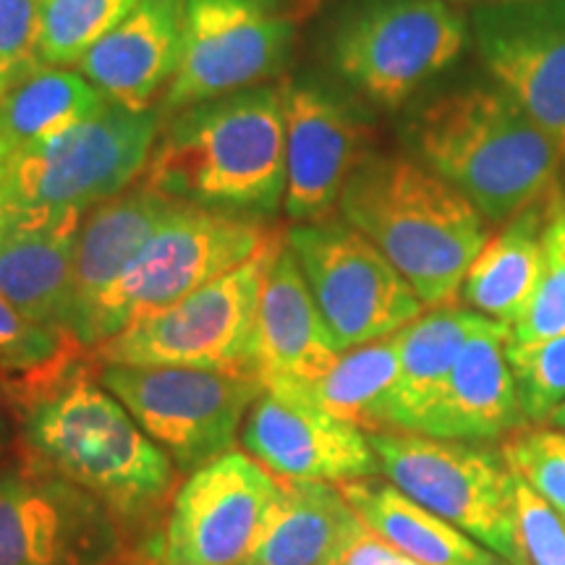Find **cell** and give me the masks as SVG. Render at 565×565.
<instances>
[{"mask_svg": "<svg viewBox=\"0 0 565 565\" xmlns=\"http://www.w3.org/2000/svg\"><path fill=\"white\" fill-rule=\"evenodd\" d=\"M74 349L42 370L0 380L21 456L97 498L129 534L173 498L175 466Z\"/></svg>", "mask_w": 565, "mask_h": 565, "instance_id": "1", "label": "cell"}, {"mask_svg": "<svg viewBox=\"0 0 565 565\" xmlns=\"http://www.w3.org/2000/svg\"><path fill=\"white\" fill-rule=\"evenodd\" d=\"M404 137L492 228L563 192L561 147L492 76L427 97L408 113Z\"/></svg>", "mask_w": 565, "mask_h": 565, "instance_id": "2", "label": "cell"}, {"mask_svg": "<svg viewBox=\"0 0 565 565\" xmlns=\"http://www.w3.org/2000/svg\"><path fill=\"white\" fill-rule=\"evenodd\" d=\"M139 181L196 207L259 221L275 215L286 196L280 87L259 84L175 110Z\"/></svg>", "mask_w": 565, "mask_h": 565, "instance_id": "3", "label": "cell"}, {"mask_svg": "<svg viewBox=\"0 0 565 565\" xmlns=\"http://www.w3.org/2000/svg\"><path fill=\"white\" fill-rule=\"evenodd\" d=\"M338 215L364 233L427 309L456 303L492 225L412 152H366L345 183Z\"/></svg>", "mask_w": 565, "mask_h": 565, "instance_id": "4", "label": "cell"}, {"mask_svg": "<svg viewBox=\"0 0 565 565\" xmlns=\"http://www.w3.org/2000/svg\"><path fill=\"white\" fill-rule=\"evenodd\" d=\"M162 108L129 110L108 100L89 118L13 152L6 210L26 215L89 212L134 186L160 134Z\"/></svg>", "mask_w": 565, "mask_h": 565, "instance_id": "5", "label": "cell"}, {"mask_svg": "<svg viewBox=\"0 0 565 565\" xmlns=\"http://www.w3.org/2000/svg\"><path fill=\"white\" fill-rule=\"evenodd\" d=\"M286 236H275L263 249L225 273L223 278L196 288L171 307L134 320L129 328L92 349L97 364L126 366H183L254 374V330L265 275Z\"/></svg>", "mask_w": 565, "mask_h": 565, "instance_id": "6", "label": "cell"}, {"mask_svg": "<svg viewBox=\"0 0 565 565\" xmlns=\"http://www.w3.org/2000/svg\"><path fill=\"white\" fill-rule=\"evenodd\" d=\"M380 475L508 565H529L519 542L513 471L487 443L419 433H366Z\"/></svg>", "mask_w": 565, "mask_h": 565, "instance_id": "7", "label": "cell"}, {"mask_svg": "<svg viewBox=\"0 0 565 565\" xmlns=\"http://www.w3.org/2000/svg\"><path fill=\"white\" fill-rule=\"evenodd\" d=\"M469 40L450 0H359L330 34V66L362 100L395 110L454 66Z\"/></svg>", "mask_w": 565, "mask_h": 565, "instance_id": "8", "label": "cell"}, {"mask_svg": "<svg viewBox=\"0 0 565 565\" xmlns=\"http://www.w3.org/2000/svg\"><path fill=\"white\" fill-rule=\"evenodd\" d=\"M275 236L259 217L231 215L181 202L124 278L105 296L89 335V351L134 320L160 312L252 259Z\"/></svg>", "mask_w": 565, "mask_h": 565, "instance_id": "9", "label": "cell"}, {"mask_svg": "<svg viewBox=\"0 0 565 565\" xmlns=\"http://www.w3.org/2000/svg\"><path fill=\"white\" fill-rule=\"evenodd\" d=\"M100 383L166 450L179 475L236 448L246 414L265 391L257 377L183 366L100 364Z\"/></svg>", "mask_w": 565, "mask_h": 565, "instance_id": "10", "label": "cell"}, {"mask_svg": "<svg viewBox=\"0 0 565 565\" xmlns=\"http://www.w3.org/2000/svg\"><path fill=\"white\" fill-rule=\"evenodd\" d=\"M286 244L341 353L398 333L427 309L391 259L341 215L296 223Z\"/></svg>", "mask_w": 565, "mask_h": 565, "instance_id": "11", "label": "cell"}, {"mask_svg": "<svg viewBox=\"0 0 565 565\" xmlns=\"http://www.w3.org/2000/svg\"><path fill=\"white\" fill-rule=\"evenodd\" d=\"M126 536L110 508L45 466H0V565H118Z\"/></svg>", "mask_w": 565, "mask_h": 565, "instance_id": "12", "label": "cell"}, {"mask_svg": "<svg viewBox=\"0 0 565 565\" xmlns=\"http://www.w3.org/2000/svg\"><path fill=\"white\" fill-rule=\"evenodd\" d=\"M282 498L273 477L246 450L200 466L173 492L160 565H242L259 545Z\"/></svg>", "mask_w": 565, "mask_h": 565, "instance_id": "13", "label": "cell"}, {"mask_svg": "<svg viewBox=\"0 0 565 565\" xmlns=\"http://www.w3.org/2000/svg\"><path fill=\"white\" fill-rule=\"evenodd\" d=\"M294 32L280 0H186L181 58L162 110L259 87L286 63Z\"/></svg>", "mask_w": 565, "mask_h": 565, "instance_id": "14", "label": "cell"}, {"mask_svg": "<svg viewBox=\"0 0 565 565\" xmlns=\"http://www.w3.org/2000/svg\"><path fill=\"white\" fill-rule=\"evenodd\" d=\"M479 61L565 152V0H505L471 9Z\"/></svg>", "mask_w": 565, "mask_h": 565, "instance_id": "15", "label": "cell"}, {"mask_svg": "<svg viewBox=\"0 0 565 565\" xmlns=\"http://www.w3.org/2000/svg\"><path fill=\"white\" fill-rule=\"evenodd\" d=\"M286 124V196L294 223L333 217L353 168L370 152V129L335 92L317 82L280 84Z\"/></svg>", "mask_w": 565, "mask_h": 565, "instance_id": "16", "label": "cell"}, {"mask_svg": "<svg viewBox=\"0 0 565 565\" xmlns=\"http://www.w3.org/2000/svg\"><path fill=\"white\" fill-rule=\"evenodd\" d=\"M238 440L254 461L286 482L343 484L380 475L364 429L282 387L259 393Z\"/></svg>", "mask_w": 565, "mask_h": 565, "instance_id": "17", "label": "cell"}, {"mask_svg": "<svg viewBox=\"0 0 565 565\" xmlns=\"http://www.w3.org/2000/svg\"><path fill=\"white\" fill-rule=\"evenodd\" d=\"M179 204L173 196L137 181L126 192L84 212L74 246L68 312V338H74L84 351H89L92 324L105 296Z\"/></svg>", "mask_w": 565, "mask_h": 565, "instance_id": "18", "label": "cell"}, {"mask_svg": "<svg viewBox=\"0 0 565 565\" xmlns=\"http://www.w3.org/2000/svg\"><path fill=\"white\" fill-rule=\"evenodd\" d=\"M341 356L296 254L282 244L265 275L254 330V374L265 387H303Z\"/></svg>", "mask_w": 565, "mask_h": 565, "instance_id": "19", "label": "cell"}, {"mask_svg": "<svg viewBox=\"0 0 565 565\" xmlns=\"http://www.w3.org/2000/svg\"><path fill=\"white\" fill-rule=\"evenodd\" d=\"M511 328L487 320L458 353L440 398L416 433L443 440L492 443L526 427L515 380L505 356Z\"/></svg>", "mask_w": 565, "mask_h": 565, "instance_id": "20", "label": "cell"}, {"mask_svg": "<svg viewBox=\"0 0 565 565\" xmlns=\"http://www.w3.org/2000/svg\"><path fill=\"white\" fill-rule=\"evenodd\" d=\"M82 217L79 212H0V296L26 320L66 338L74 246Z\"/></svg>", "mask_w": 565, "mask_h": 565, "instance_id": "21", "label": "cell"}, {"mask_svg": "<svg viewBox=\"0 0 565 565\" xmlns=\"http://www.w3.org/2000/svg\"><path fill=\"white\" fill-rule=\"evenodd\" d=\"M186 0H139L79 61V71L113 103L158 108L181 58Z\"/></svg>", "mask_w": 565, "mask_h": 565, "instance_id": "22", "label": "cell"}, {"mask_svg": "<svg viewBox=\"0 0 565 565\" xmlns=\"http://www.w3.org/2000/svg\"><path fill=\"white\" fill-rule=\"evenodd\" d=\"M563 207L565 194L561 192L519 212L487 238L458 291L471 312L508 328L519 322L540 278L547 223Z\"/></svg>", "mask_w": 565, "mask_h": 565, "instance_id": "23", "label": "cell"}, {"mask_svg": "<svg viewBox=\"0 0 565 565\" xmlns=\"http://www.w3.org/2000/svg\"><path fill=\"white\" fill-rule=\"evenodd\" d=\"M364 532L338 484L282 479L278 511L242 565H338Z\"/></svg>", "mask_w": 565, "mask_h": 565, "instance_id": "24", "label": "cell"}, {"mask_svg": "<svg viewBox=\"0 0 565 565\" xmlns=\"http://www.w3.org/2000/svg\"><path fill=\"white\" fill-rule=\"evenodd\" d=\"M487 320L490 317L471 312L469 307L445 303L424 309L414 322L395 333L401 372L385 404V429L416 433L419 422L440 398L458 353Z\"/></svg>", "mask_w": 565, "mask_h": 565, "instance_id": "25", "label": "cell"}, {"mask_svg": "<svg viewBox=\"0 0 565 565\" xmlns=\"http://www.w3.org/2000/svg\"><path fill=\"white\" fill-rule=\"evenodd\" d=\"M338 487L370 532L383 536L419 565H508L503 557L416 503L393 482L370 477Z\"/></svg>", "mask_w": 565, "mask_h": 565, "instance_id": "26", "label": "cell"}, {"mask_svg": "<svg viewBox=\"0 0 565 565\" xmlns=\"http://www.w3.org/2000/svg\"><path fill=\"white\" fill-rule=\"evenodd\" d=\"M108 97L82 71L38 66L0 92V139L11 154L97 113Z\"/></svg>", "mask_w": 565, "mask_h": 565, "instance_id": "27", "label": "cell"}, {"mask_svg": "<svg viewBox=\"0 0 565 565\" xmlns=\"http://www.w3.org/2000/svg\"><path fill=\"white\" fill-rule=\"evenodd\" d=\"M398 372L401 353L393 333L343 351L320 380L294 391L364 433H380L385 429V404L398 383Z\"/></svg>", "mask_w": 565, "mask_h": 565, "instance_id": "28", "label": "cell"}, {"mask_svg": "<svg viewBox=\"0 0 565 565\" xmlns=\"http://www.w3.org/2000/svg\"><path fill=\"white\" fill-rule=\"evenodd\" d=\"M139 0H40L38 58L71 68L126 19Z\"/></svg>", "mask_w": 565, "mask_h": 565, "instance_id": "29", "label": "cell"}, {"mask_svg": "<svg viewBox=\"0 0 565 565\" xmlns=\"http://www.w3.org/2000/svg\"><path fill=\"white\" fill-rule=\"evenodd\" d=\"M505 356L526 422H547L565 404V333L536 343L505 341Z\"/></svg>", "mask_w": 565, "mask_h": 565, "instance_id": "30", "label": "cell"}, {"mask_svg": "<svg viewBox=\"0 0 565 565\" xmlns=\"http://www.w3.org/2000/svg\"><path fill=\"white\" fill-rule=\"evenodd\" d=\"M565 333V207L547 223L542 270L526 312L513 324L508 341L536 343Z\"/></svg>", "mask_w": 565, "mask_h": 565, "instance_id": "31", "label": "cell"}, {"mask_svg": "<svg viewBox=\"0 0 565 565\" xmlns=\"http://www.w3.org/2000/svg\"><path fill=\"white\" fill-rule=\"evenodd\" d=\"M500 454L536 494L565 521V429L521 427L508 435Z\"/></svg>", "mask_w": 565, "mask_h": 565, "instance_id": "32", "label": "cell"}, {"mask_svg": "<svg viewBox=\"0 0 565 565\" xmlns=\"http://www.w3.org/2000/svg\"><path fill=\"white\" fill-rule=\"evenodd\" d=\"M74 349L82 345L26 320L6 296H0V380L42 370Z\"/></svg>", "mask_w": 565, "mask_h": 565, "instance_id": "33", "label": "cell"}, {"mask_svg": "<svg viewBox=\"0 0 565 565\" xmlns=\"http://www.w3.org/2000/svg\"><path fill=\"white\" fill-rule=\"evenodd\" d=\"M515 482V521L519 542L529 565H565V521L563 515L536 494L519 475Z\"/></svg>", "mask_w": 565, "mask_h": 565, "instance_id": "34", "label": "cell"}, {"mask_svg": "<svg viewBox=\"0 0 565 565\" xmlns=\"http://www.w3.org/2000/svg\"><path fill=\"white\" fill-rule=\"evenodd\" d=\"M40 0H0V66L13 79L42 66L38 58Z\"/></svg>", "mask_w": 565, "mask_h": 565, "instance_id": "35", "label": "cell"}, {"mask_svg": "<svg viewBox=\"0 0 565 565\" xmlns=\"http://www.w3.org/2000/svg\"><path fill=\"white\" fill-rule=\"evenodd\" d=\"M11 150L0 139V212H6V168H9Z\"/></svg>", "mask_w": 565, "mask_h": 565, "instance_id": "36", "label": "cell"}, {"mask_svg": "<svg viewBox=\"0 0 565 565\" xmlns=\"http://www.w3.org/2000/svg\"><path fill=\"white\" fill-rule=\"evenodd\" d=\"M9 445H11V424H9V416L3 412V406H0V461H3L6 454H9Z\"/></svg>", "mask_w": 565, "mask_h": 565, "instance_id": "37", "label": "cell"}, {"mask_svg": "<svg viewBox=\"0 0 565 565\" xmlns=\"http://www.w3.org/2000/svg\"><path fill=\"white\" fill-rule=\"evenodd\" d=\"M547 424H550V427H555V429H565V404L557 406L555 412L547 416Z\"/></svg>", "mask_w": 565, "mask_h": 565, "instance_id": "38", "label": "cell"}, {"mask_svg": "<svg viewBox=\"0 0 565 565\" xmlns=\"http://www.w3.org/2000/svg\"><path fill=\"white\" fill-rule=\"evenodd\" d=\"M11 82H17V79H13V76L9 74V71H6L3 66H0V92H3L6 87H9Z\"/></svg>", "mask_w": 565, "mask_h": 565, "instance_id": "39", "label": "cell"}, {"mask_svg": "<svg viewBox=\"0 0 565 565\" xmlns=\"http://www.w3.org/2000/svg\"><path fill=\"white\" fill-rule=\"evenodd\" d=\"M450 3H475V6H479V3H505V0H450Z\"/></svg>", "mask_w": 565, "mask_h": 565, "instance_id": "40", "label": "cell"}, {"mask_svg": "<svg viewBox=\"0 0 565 565\" xmlns=\"http://www.w3.org/2000/svg\"><path fill=\"white\" fill-rule=\"evenodd\" d=\"M563 186H565V152H563Z\"/></svg>", "mask_w": 565, "mask_h": 565, "instance_id": "41", "label": "cell"}, {"mask_svg": "<svg viewBox=\"0 0 565 565\" xmlns=\"http://www.w3.org/2000/svg\"><path fill=\"white\" fill-rule=\"evenodd\" d=\"M404 565H419V563H416V561H406Z\"/></svg>", "mask_w": 565, "mask_h": 565, "instance_id": "42", "label": "cell"}]
</instances>
